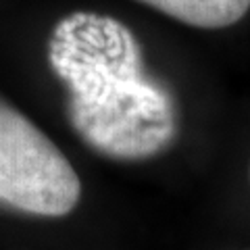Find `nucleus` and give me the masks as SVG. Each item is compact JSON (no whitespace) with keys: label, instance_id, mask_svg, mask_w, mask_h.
Returning a JSON list of instances; mask_svg holds the SVG:
<instances>
[{"label":"nucleus","instance_id":"nucleus-1","mask_svg":"<svg viewBox=\"0 0 250 250\" xmlns=\"http://www.w3.org/2000/svg\"><path fill=\"white\" fill-rule=\"evenodd\" d=\"M48 59L67 85L69 121L92 150L142 161L173 142V98L144 75L140 44L121 21L83 11L67 15L50 36Z\"/></svg>","mask_w":250,"mask_h":250},{"label":"nucleus","instance_id":"nucleus-2","mask_svg":"<svg viewBox=\"0 0 250 250\" xmlns=\"http://www.w3.org/2000/svg\"><path fill=\"white\" fill-rule=\"evenodd\" d=\"M82 184L57 144L0 98V207L36 217L69 215Z\"/></svg>","mask_w":250,"mask_h":250},{"label":"nucleus","instance_id":"nucleus-3","mask_svg":"<svg viewBox=\"0 0 250 250\" xmlns=\"http://www.w3.org/2000/svg\"><path fill=\"white\" fill-rule=\"evenodd\" d=\"M167 17L192 27L221 29L238 23L250 9V0H138Z\"/></svg>","mask_w":250,"mask_h":250}]
</instances>
